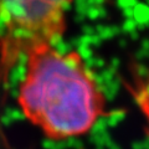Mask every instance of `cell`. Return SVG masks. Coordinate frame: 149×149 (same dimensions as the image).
Instances as JSON below:
<instances>
[{"mask_svg":"<svg viewBox=\"0 0 149 149\" xmlns=\"http://www.w3.org/2000/svg\"><path fill=\"white\" fill-rule=\"evenodd\" d=\"M17 102L30 123L60 141L87 133L106 114V98L80 54L41 44L25 55Z\"/></svg>","mask_w":149,"mask_h":149,"instance_id":"cell-1","label":"cell"},{"mask_svg":"<svg viewBox=\"0 0 149 149\" xmlns=\"http://www.w3.org/2000/svg\"><path fill=\"white\" fill-rule=\"evenodd\" d=\"M71 1L0 0V73L9 74L34 46L62 36Z\"/></svg>","mask_w":149,"mask_h":149,"instance_id":"cell-2","label":"cell"}]
</instances>
